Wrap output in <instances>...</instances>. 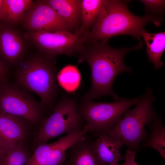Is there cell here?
I'll use <instances>...</instances> for the list:
<instances>
[{"label":"cell","instance_id":"obj_1","mask_svg":"<svg viewBox=\"0 0 165 165\" xmlns=\"http://www.w3.org/2000/svg\"><path fill=\"white\" fill-rule=\"evenodd\" d=\"M143 42L140 41L135 46L115 48L108 41L86 44L78 53V62H87L91 71V85L82 97L80 101H92L102 96L109 95L115 101L120 98L113 89L114 81L121 73H130L132 68L125 64L124 58L128 52L141 49Z\"/></svg>","mask_w":165,"mask_h":165},{"label":"cell","instance_id":"obj_2","mask_svg":"<svg viewBox=\"0 0 165 165\" xmlns=\"http://www.w3.org/2000/svg\"><path fill=\"white\" fill-rule=\"evenodd\" d=\"M127 1L105 0L98 17L86 37V43L108 41L112 37L131 35L140 40L148 23L159 26L163 20L149 14L137 16L129 9Z\"/></svg>","mask_w":165,"mask_h":165},{"label":"cell","instance_id":"obj_3","mask_svg":"<svg viewBox=\"0 0 165 165\" xmlns=\"http://www.w3.org/2000/svg\"><path fill=\"white\" fill-rule=\"evenodd\" d=\"M156 99L151 88H147L135 108L127 111L116 126L106 134L125 145L128 149L136 152L148 137L145 126L157 117L153 106Z\"/></svg>","mask_w":165,"mask_h":165},{"label":"cell","instance_id":"obj_4","mask_svg":"<svg viewBox=\"0 0 165 165\" xmlns=\"http://www.w3.org/2000/svg\"><path fill=\"white\" fill-rule=\"evenodd\" d=\"M54 64V62L42 54L35 55L24 61L16 72L18 83L37 95L45 108L54 106L57 94V79Z\"/></svg>","mask_w":165,"mask_h":165},{"label":"cell","instance_id":"obj_5","mask_svg":"<svg viewBox=\"0 0 165 165\" xmlns=\"http://www.w3.org/2000/svg\"><path fill=\"white\" fill-rule=\"evenodd\" d=\"M140 97L122 98L111 103L80 101L78 110L89 132L97 136L106 134L115 127L123 114L138 103Z\"/></svg>","mask_w":165,"mask_h":165},{"label":"cell","instance_id":"obj_6","mask_svg":"<svg viewBox=\"0 0 165 165\" xmlns=\"http://www.w3.org/2000/svg\"><path fill=\"white\" fill-rule=\"evenodd\" d=\"M77 97L65 96L54 108L53 113L42 121L35 139L38 144L64 133L72 134L82 129L85 123L78 108Z\"/></svg>","mask_w":165,"mask_h":165},{"label":"cell","instance_id":"obj_7","mask_svg":"<svg viewBox=\"0 0 165 165\" xmlns=\"http://www.w3.org/2000/svg\"><path fill=\"white\" fill-rule=\"evenodd\" d=\"M23 36L34 45L42 54L53 62L58 55L70 57L78 54L86 41V36L79 30L74 32L27 31Z\"/></svg>","mask_w":165,"mask_h":165},{"label":"cell","instance_id":"obj_8","mask_svg":"<svg viewBox=\"0 0 165 165\" xmlns=\"http://www.w3.org/2000/svg\"><path fill=\"white\" fill-rule=\"evenodd\" d=\"M43 108L41 105L18 88L10 85L2 86L0 112L22 117L36 124L42 118Z\"/></svg>","mask_w":165,"mask_h":165},{"label":"cell","instance_id":"obj_9","mask_svg":"<svg viewBox=\"0 0 165 165\" xmlns=\"http://www.w3.org/2000/svg\"><path fill=\"white\" fill-rule=\"evenodd\" d=\"M27 31L74 32L68 24L43 0L33 2L21 22Z\"/></svg>","mask_w":165,"mask_h":165},{"label":"cell","instance_id":"obj_10","mask_svg":"<svg viewBox=\"0 0 165 165\" xmlns=\"http://www.w3.org/2000/svg\"><path fill=\"white\" fill-rule=\"evenodd\" d=\"M86 126L78 131L60 138L51 143H40L25 165H62L66 160L67 150L86 135Z\"/></svg>","mask_w":165,"mask_h":165},{"label":"cell","instance_id":"obj_11","mask_svg":"<svg viewBox=\"0 0 165 165\" xmlns=\"http://www.w3.org/2000/svg\"><path fill=\"white\" fill-rule=\"evenodd\" d=\"M0 26V52L11 63L18 61L26 50L24 38L13 26Z\"/></svg>","mask_w":165,"mask_h":165},{"label":"cell","instance_id":"obj_12","mask_svg":"<svg viewBox=\"0 0 165 165\" xmlns=\"http://www.w3.org/2000/svg\"><path fill=\"white\" fill-rule=\"evenodd\" d=\"M94 141L91 146L97 160L101 165H108L115 161L123 160L120 152L123 144L106 134L100 135Z\"/></svg>","mask_w":165,"mask_h":165},{"label":"cell","instance_id":"obj_13","mask_svg":"<svg viewBox=\"0 0 165 165\" xmlns=\"http://www.w3.org/2000/svg\"><path fill=\"white\" fill-rule=\"evenodd\" d=\"M26 120L0 111V137L10 144L23 143L27 133Z\"/></svg>","mask_w":165,"mask_h":165},{"label":"cell","instance_id":"obj_14","mask_svg":"<svg viewBox=\"0 0 165 165\" xmlns=\"http://www.w3.org/2000/svg\"><path fill=\"white\" fill-rule=\"evenodd\" d=\"M91 142L85 136L68 148L64 164L101 165L93 152Z\"/></svg>","mask_w":165,"mask_h":165},{"label":"cell","instance_id":"obj_15","mask_svg":"<svg viewBox=\"0 0 165 165\" xmlns=\"http://www.w3.org/2000/svg\"><path fill=\"white\" fill-rule=\"evenodd\" d=\"M53 8L75 32L81 25L80 0H43Z\"/></svg>","mask_w":165,"mask_h":165},{"label":"cell","instance_id":"obj_16","mask_svg":"<svg viewBox=\"0 0 165 165\" xmlns=\"http://www.w3.org/2000/svg\"><path fill=\"white\" fill-rule=\"evenodd\" d=\"M33 2L30 0H2L0 8L1 20L13 26L21 23Z\"/></svg>","mask_w":165,"mask_h":165},{"label":"cell","instance_id":"obj_17","mask_svg":"<svg viewBox=\"0 0 165 165\" xmlns=\"http://www.w3.org/2000/svg\"><path fill=\"white\" fill-rule=\"evenodd\" d=\"M141 35L146 45V51L149 60L154 64L155 69L157 70L163 65L161 58L165 49V31L151 33L145 30Z\"/></svg>","mask_w":165,"mask_h":165},{"label":"cell","instance_id":"obj_18","mask_svg":"<svg viewBox=\"0 0 165 165\" xmlns=\"http://www.w3.org/2000/svg\"><path fill=\"white\" fill-rule=\"evenodd\" d=\"M105 2V0H80L79 31L86 36L97 20Z\"/></svg>","mask_w":165,"mask_h":165},{"label":"cell","instance_id":"obj_19","mask_svg":"<svg viewBox=\"0 0 165 165\" xmlns=\"http://www.w3.org/2000/svg\"><path fill=\"white\" fill-rule=\"evenodd\" d=\"M150 133L144 142L143 148H152L157 151L165 159V127L161 119L156 117L150 124Z\"/></svg>","mask_w":165,"mask_h":165},{"label":"cell","instance_id":"obj_20","mask_svg":"<svg viewBox=\"0 0 165 165\" xmlns=\"http://www.w3.org/2000/svg\"><path fill=\"white\" fill-rule=\"evenodd\" d=\"M57 79L59 84L64 90L68 92H72L79 87L81 76L75 66L68 65L59 72Z\"/></svg>","mask_w":165,"mask_h":165},{"label":"cell","instance_id":"obj_21","mask_svg":"<svg viewBox=\"0 0 165 165\" xmlns=\"http://www.w3.org/2000/svg\"><path fill=\"white\" fill-rule=\"evenodd\" d=\"M31 156L23 143L14 144L3 155L0 165H24Z\"/></svg>","mask_w":165,"mask_h":165},{"label":"cell","instance_id":"obj_22","mask_svg":"<svg viewBox=\"0 0 165 165\" xmlns=\"http://www.w3.org/2000/svg\"><path fill=\"white\" fill-rule=\"evenodd\" d=\"M144 5L145 14L156 16L162 19L164 11L165 1L162 0H141Z\"/></svg>","mask_w":165,"mask_h":165},{"label":"cell","instance_id":"obj_23","mask_svg":"<svg viewBox=\"0 0 165 165\" xmlns=\"http://www.w3.org/2000/svg\"><path fill=\"white\" fill-rule=\"evenodd\" d=\"M136 152L127 149L124 156L125 162L122 165H138L135 160Z\"/></svg>","mask_w":165,"mask_h":165},{"label":"cell","instance_id":"obj_24","mask_svg":"<svg viewBox=\"0 0 165 165\" xmlns=\"http://www.w3.org/2000/svg\"><path fill=\"white\" fill-rule=\"evenodd\" d=\"M14 144L6 142L0 137V161L5 153Z\"/></svg>","mask_w":165,"mask_h":165},{"label":"cell","instance_id":"obj_25","mask_svg":"<svg viewBox=\"0 0 165 165\" xmlns=\"http://www.w3.org/2000/svg\"><path fill=\"white\" fill-rule=\"evenodd\" d=\"M8 78V70L6 66L0 60V80L5 82Z\"/></svg>","mask_w":165,"mask_h":165},{"label":"cell","instance_id":"obj_26","mask_svg":"<svg viewBox=\"0 0 165 165\" xmlns=\"http://www.w3.org/2000/svg\"><path fill=\"white\" fill-rule=\"evenodd\" d=\"M108 165H122V164H119L118 162L115 161L111 163Z\"/></svg>","mask_w":165,"mask_h":165},{"label":"cell","instance_id":"obj_27","mask_svg":"<svg viewBox=\"0 0 165 165\" xmlns=\"http://www.w3.org/2000/svg\"><path fill=\"white\" fill-rule=\"evenodd\" d=\"M2 0H0V26L1 25V14H0V8H1V4L2 3Z\"/></svg>","mask_w":165,"mask_h":165},{"label":"cell","instance_id":"obj_28","mask_svg":"<svg viewBox=\"0 0 165 165\" xmlns=\"http://www.w3.org/2000/svg\"><path fill=\"white\" fill-rule=\"evenodd\" d=\"M1 87H2V86L0 84V90H1Z\"/></svg>","mask_w":165,"mask_h":165}]
</instances>
